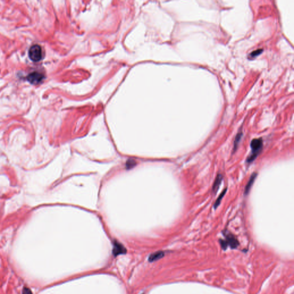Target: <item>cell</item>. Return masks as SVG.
Returning <instances> with one entry per match:
<instances>
[{"instance_id": "cell-1", "label": "cell", "mask_w": 294, "mask_h": 294, "mask_svg": "<svg viewBox=\"0 0 294 294\" xmlns=\"http://www.w3.org/2000/svg\"><path fill=\"white\" fill-rule=\"evenodd\" d=\"M250 145L251 152L247 159V163L249 164L253 162L261 152L263 146V140L261 139H255L252 140Z\"/></svg>"}, {"instance_id": "cell-2", "label": "cell", "mask_w": 294, "mask_h": 294, "mask_svg": "<svg viewBox=\"0 0 294 294\" xmlns=\"http://www.w3.org/2000/svg\"><path fill=\"white\" fill-rule=\"evenodd\" d=\"M224 236L225 239L220 240V244L224 249H226L228 247H230L232 249H235L238 247L239 242L233 235L230 234V233L225 232L224 233Z\"/></svg>"}, {"instance_id": "cell-3", "label": "cell", "mask_w": 294, "mask_h": 294, "mask_svg": "<svg viewBox=\"0 0 294 294\" xmlns=\"http://www.w3.org/2000/svg\"><path fill=\"white\" fill-rule=\"evenodd\" d=\"M28 55L30 59L34 62H37L42 59V48L38 44H34L30 47L28 51Z\"/></svg>"}, {"instance_id": "cell-4", "label": "cell", "mask_w": 294, "mask_h": 294, "mask_svg": "<svg viewBox=\"0 0 294 294\" xmlns=\"http://www.w3.org/2000/svg\"><path fill=\"white\" fill-rule=\"evenodd\" d=\"M44 78V77L42 73L38 71H34L33 73H30L27 77V80L28 82H30V83L36 85L38 84L43 81Z\"/></svg>"}, {"instance_id": "cell-5", "label": "cell", "mask_w": 294, "mask_h": 294, "mask_svg": "<svg viewBox=\"0 0 294 294\" xmlns=\"http://www.w3.org/2000/svg\"><path fill=\"white\" fill-rule=\"evenodd\" d=\"M112 252L114 256H117L119 255L125 254L127 253V249L121 244L117 241H115Z\"/></svg>"}, {"instance_id": "cell-6", "label": "cell", "mask_w": 294, "mask_h": 294, "mask_svg": "<svg viewBox=\"0 0 294 294\" xmlns=\"http://www.w3.org/2000/svg\"><path fill=\"white\" fill-rule=\"evenodd\" d=\"M257 176V174L256 173V172L253 173L252 175L251 176V177H250V178L249 179L247 184V185H246V186H245V190H244V195H247L249 193L252 187L253 184L255 181V180H256Z\"/></svg>"}, {"instance_id": "cell-7", "label": "cell", "mask_w": 294, "mask_h": 294, "mask_svg": "<svg viewBox=\"0 0 294 294\" xmlns=\"http://www.w3.org/2000/svg\"><path fill=\"white\" fill-rule=\"evenodd\" d=\"M164 256V252L163 251H158L156 252H155L154 253L151 254L149 256L148 261L149 262L152 263L155 261L156 260H159L161 258H162L163 256Z\"/></svg>"}, {"instance_id": "cell-8", "label": "cell", "mask_w": 294, "mask_h": 294, "mask_svg": "<svg viewBox=\"0 0 294 294\" xmlns=\"http://www.w3.org/2000/svg\"><path fill=\"white\" fill-rule=\"evenodd\" d=\"M222 179H223V177H222L221 174H218L217 176H216V178L215 179L214 182L213 186V188H212L213 191L214 192H217L219 188V186L221 184Z\"/></svg>"}, {"instance_id": "cell-9", "label": "cell", "mask_w": 294, "mask_h": 294, "mask_svg": "<svg viewBox=\"0 0 294 294\" xmlns=\"http://www.w3.org/2000/svg\"><path fill=\"white\" fill-rule=\"evenodd\" d=\"M226 191H227V189H226H226H225V190H224L221 193V194L218 197L217 200H216L214 204V209H217L218 207L220 205L222 199H223V198L224 197L225 194H226Z\"/></svg>"}, {"instance_id": "cell-10", "label": "cell", "mask_w": 294, "mask_h": 294, "mask_svg": "<svg viewBox=\"0 0 294 294\" xmlns=\"http://www.w3.org/2000/svg\"><path fill=\"white\" fill-rule=\"evenodd\" d=\"M242 136H243V133L240 132L235 137V141H234V147H233V151L234 152H235L237 149L240 141L241 140Z\"/></svg>"}, {"instance_id": "cell-11", "label": "cell", "mask_w": 294, "mask_h": 294, "mask_svg": "<svg viewBox=\"0 0 294 294\" xmlns=\"http://www.w3.org/2000/svg\"><path fill=\"white\" fill-rule=\"evenodd\" d=\"M263 52V50L262 49H259V50H257L256 51H254L253 52H251L249 55V58L251 59H252V58H254L256 57L257 56L260 55V54Z\"/></svg>"}, {"instance_id": "cell-12", "label": "cell", "mask_w": 294, "mask_h": 294, "mask_svg": "<svg viewBox=\"0 0 294 294\" xmlns=\"http://www.w3.org/2000/svg\"><path fill=\"white\" fill-rule=\"evenodd\" d=\"M22 294H32V293L30 288L25 287L22 290Z\"/></svg>"}, {"instance_id": "cell-13", "label": "cell", "mask_w": 294, "mask_h": 294, "mask_svg": "<svg viewBox=\"0 0 294 294\" xmlns=\"http://www.w3.org/2000/svg\"></svg>"}]
</instances>
